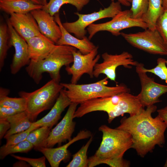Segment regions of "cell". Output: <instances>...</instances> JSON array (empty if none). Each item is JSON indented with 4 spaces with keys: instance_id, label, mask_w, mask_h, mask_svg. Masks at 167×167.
Returning <instances> with one entry per match:
<instances>
[{
    "instance_id": "obj_1",
    "label": "cell",
    "mask_w": 167,
    "mask_h": 167,
    "mask_svg": "<svg viewBox=\"0 0 167 167\" xmlns=\"http://www.w3.org/2000/svg\"><path fill=\"white\" fill-rule=\"evenodd\" d=\"M156 109L154 105L147 107L146 109L143 107L136 114L123 117L116 128L131 134L132 148L142 157L152 152L156 145L162 147L165 143L164 133L167 123L158 115L155 118L152 117V113Z\"/></svg>"
},
{
    "instance_id": "obj_2",
    "label": "cell",
    "mask_w": 167,
    "mask_h": 167,
    "mask_svg": "<svg viewBox=\"0 0 167 167\" xmlns=\"http://www.w3.org/2000/svg\"><path fill=\"white\" fill-rule=\"evenodd\" d=\"M143 107L137 95L130 92L121 93L113 96L92 99L80 104L74 118H81L85 115L97 111L106 112L110 123L116 117L127 113L130 116L137 113Z\"/></svg>"
},
{
    "instance_id": "obj_3",
    "label": "cell",
    "mask_w": 167,
    "mask_h": 167,
    "mask_svg": "<svg viewBox=\"0 0 167 167\" xmlns=\"http://www.w3.org/2000/svg\"><path fill=\"white\" fill-rule=\"evenodd\" d=\"M76 48L67 45H55L44 59L38 62L30 60L25 69L29 76L37 84H39L45 72L48 73L51 79L60 81V70L63 66H70L73 62V52Z\"/></svg>"
},
{
    "instance_id": "obj_4",
    "label": "cell",
    "mask_w": 167,
    "mask_h": 167,
    "mask_svg": "<svg viewBox=\"0 0 167 167\" xmlns=\"http://www.w3.org/2000/svg\"><path fill=\"white\" fill-rule=\"evenodd\" d=\"M108 79L106 77L97 82L88 84L60 83L63 90L71 102L80 104L88 100L113 96L121 93L130 92V89L124 84L114 86H107Z\"/></svg>"
},
{
    "instance_id": "obj_5",
    "label": "cell",
    "mask_w": 167,
    "mask_h": 167,
    "mask_svg": "<svg viewBox=\"0 0 167 167\" xmlns=\"http://www.w3.org/2000/svg\"><path fill=\"white\" fill-rule=\"evenodd\" d=\"M98 130L102 133V140L93 155L95 157L102 159L120 158L132 148V137L128 132L105 125L100 126Z\"/></svg>"
},
{
    "instance_id": "obj_6",
    "label": "cell",
    "mask_w": 167,
    "mask_h": 167,
    "mask_svg": "<svg viewBox=\"0 0 167 167\" xmlns=\"http://www.w3.org/2000/svg\"><path fill=\"white\" fill-rule=\"evenodd\" d=\"M63 87L59 82L51 79L40 88L31 92L21 91L20 97L26 102V110L32 121L42 112L52 108Z\"/></svg>"
},
{
    "instance_id": "obj_7",
    "label": "cell",
    "mask_w": 167,
    "mask_h": 167,
    "mask_svg": "<svg viewBox=\"0 0 167 167\" xmlns=\"http://www.w3.org/2000/svg\"><path fill=\"white\" fill-rule=\"evenodd\" d=\"M121 35L132 46L150 54L167 55V45L156 30L148 28L134 33L121 32Z\"/></svg>"
},
{
    "instance_id": "obj_8",
    "label": "cell",
    "mask_w": 167,
    "mask_h": 167,
    "mask_svg": "<svg viewBox=\"0 0 167 167\" xmlns=\"http://www.w3.org/2000/svg\"><path fill=\"white\" fill-rule=\"evenodd\" d=\"M121 4L118 2H112L109 6L98 11L88 14H82L78 12L75 13L78 18L71 22L62 23L64 28L69 33H73L75 36L81 39L85 36L87 32L86 28L90 25L99 19L107 18H113L121 11Z\"/></svg>"
},
{
    "instance_id": "obj_9",
    "label": "cell",
    "mask_w": 167,
    "mask_h": 167,
    "mask_svg": "<svg viewBox=\"0 0 167 167\" xmlns=\"http://www.w3.org/2000/svg\"><path fill=\"white\" fill-rule=\"evenodd\" d=\"M133 27L144 29L148 28L147 24L142 19L132 18L130 10H126L120 11L109 21L91 24L87 28V30L89 35L88 38L91 40L99 32H109L113 35L117 36L121 35L122 30Z\"/></svg>"
},
{
    "instance_id": "obj_10",
    "label": "cell",
    "mask_w": 167,
    "mask_h": 167,
    "mask_svg": "<svg viewBox=\"0 0 167 167\" xmlns=\"http://www.w3.org/2000/svg\"><path fill=\"white\" fill-rule=\"evenodd\" d=\"M102 62L96 63L93 71L94 77L98 78L101 74H104L111 80L116 82V71L117 67L122 66L131 69L135 66L138 62L133 59L132 55L127 51H123L119 54H112L107 52L101 55Z\"/></svg>"
},
{
    "instance_id": "obj_11",
    "label": "cell",
    "mask_w": 167,
    "mask_h": 167,
    "mask_svg": "<svg viewBox=\"0 0 167 167\" xmlns=\"http://www.w3.org/2000/svg\"><path fill=\"white\" fill-rule=\"evenodd\" d=\"M144 65L143 63L138 62L135 66V71L141 85V91L137 96L144 107L160 102L159 97L167 93V85L157 83L153 78L148 76L143 69Z\"/></svg>"
},
{
    "instance_id": "obj_12",
    "label": "cell",
    "mask_w": 167,
    "mask_h": 167,
    "mask_svg": "<svg viewBox=\"0 0 167 167\" xmlns=\"http://www.w3.org/2000/svg\"><path fill=\"white\" fill-rule=\"evenodd\" d=\"M98 49L99 47L96 46L91 52L85 54L77 50L73 52V64L65 68L67 74L71 75V83L77 84L84 74H87L91 78L94 77L95 66L100 58V54H97Z\"/></svg>"
},
{
    "instance_id": "obj_13",
    "label": "cell",
    "mask_w": 167,
    "mask_h": 167,
    "mask_svg": "<svg viewBox=\"0 0 167 167\" xmlns=\"http://www.w3.org/2000/svg\"><path fill=\"white\" fill-rule=\"evenodd\" d=\"M78 105L71 102L62 119L51 130L44 147L52 148L57 144L60 145L63 142L71 139L76 125L73 120L74 116Z\"/></svg>"
},
{
    "instance_id": "obj_14",
    "label": "cell",
    "mask_w": 167,
    "mask_h": 167,
    "mask_svg": "<svg viewBox=\"0 0 167 167\" xmlns=\"http://www.w3.org/2000/svg\"><path fill=\"white\" fill-rule=\"evenodd\" d=\"M6 23L9 35V45L10 47L13 46L15 50V53L10 65L11 72L12 74L15 75L23 66L28 65L30 59L27 42L17 33L8 19Z\"/></svg>"
},
{
    "instance_id": "obj_15",
    "label": "cell",
    "mask_w": 167,
    "mask_h": 167,
    "mask_svg": "<svg viewBox=\"0 0 167 167\" xmlns=\"http://www.w3.org/2000/svg\"><path fill=\"white\" fill-rule=\"evenodd\" d=\"M92 135L90 131L82 130L67 143L62 146L55 148L42 147L36 150L44 155L51 167H58L61 161L68 158L69 154L67 149L70 145L79 140L90 138Z\"/></svg>"
},
{
    "instance_id": "obj_16",
    "label": "cell",
    "mask_w": 167,
    "mask_h": 167,
    "mask_svg": "<svg viewBox=\"0 0 167 167\" xmlns=\"http://www.w3.org/2000/svg\"><path fill=\"white\" fill-rule=\"evenodd\" d=\"M8 19L10 24L19 35L26 41L32 37L42 34L37 24L30 13H13Z\"/></svg>"
},
{
    "instance_id": "obj_17",
    "label": "cell",
    "mask_w": 167,
    "mask_h": 167,
    "mask_svg": "<svg viewBox=\"0 0 167 167\" xmlns=\"http://www.w3.org/2000/svg\"><path fill=\"white\" fill-rule=\"evenodd\" d=\"M30 13L36 21L41 33L56 44L61 37L62 33L54 16L42 9L35 10Z\"/></svg>"
},
{
    "instance_id": "obj_18",
    "label": "cell",
    "mask_w": 167,
    "mask_h": 167,
    "mask_svg": "<svg viewBox=\"0 0 167 167\" xmlns=\"http://www.w3.org/2000/svg\"><path fill=\"white\" fill-rule=\"evenodd\" d=\"M55 21L59 26L62 35L56 45H67L78 49L82 54H85L91 52L96 46L86 36L80 39L74 36L69 32L63 27L59 13L54 16Z\"/></svg>"
},
{
    "instance_id": "obj_19",
    "label": "cell",
    "mask_w": 167,
    "mask_h": 167,
    "mask_svg": "<svg viewBox=\"0 0 167 167\" xmlns=\"http://www.w3.org/2000/svg\"><path fill=\"white\" fill-rule=\"evenodd\" d=\"M26 41L30 60L36 62L47 57L56 45L42 34L31 38Z\"/></svg>"
},
{
    "instance_id": "obj_20",
    "label": "cell",
    "mask_w": 167,
    "mask_h": 167,
    "mask_svg": "<svg viewBox=\"0 0 167 167\" xmlns=\"http://www.w3.org/2000/svg\"><path fill=\"white\" fill-rule=\"evenodd\" d=\"M71 103L63 89L50 111L42 118L33 122V124L38 127L44 126L51 129L60 119L62 112Z\"/></svg>"
},
{
    "instance_id": "obj_21",
    "label": "cell",
    "mask_w": 167,
    "mask_h": 167,
    "mask_svg": "<svg viewBox=\"0 0 167 167\" xmlns=\"http://www.w3.org/2000/svg\"><path fill=\"white\" fill-rule=\"evenodd\" d=\"M43 6L30 0H0V9L10 15L30 13L35 10L42 9Z\"/></svg>"
},
{
    "instance_id": "obj_22",
    "label": "cell",
    "mask_w": 167,
    "mask_h": 167,
    "mask_svg": "<svg viewBox=\"0 0 167 167\" xmlns=\"http://www.w3.org/2000/svg\"><path fill=\"white\" fill-rule=\"evenodd\" d=\"M7 120L10 123V128L4 136L5 139L12 134L26 130L33 123L26 111L19 113Z\"/></svg>"
},
{
    "instance_id": "obj_23",
    "label": "cell",
    "mask_w": 167,
    "mask_h": 167,
    "mask_svg": "<svg viewBox=\"0 0 167 167\" xmlns=\"http://www.w3.org/2000/svg\"><path fill=\"white\" fill-rule=\"evenodd\" d=\"M163 11L162 0H149L147 11L142 19L148 28L156 29V21Z\"/></svg>"
},
{
    "instance_id": "obj_24",
    "label": "cell",
    "mask_w": 167,
    "mask_h": 167,
    "mask_svg": "<svg viewBox=\"0 0 167 167\" xmlns=\"http://www.w3.org/2000/svg\"><path fill=\"white\" fill-rule=\"evenodd\" d=\"M91 0H49L42 9L54 16L59 12L62 6L65 4H70L75 6L78 11H81Z\"/></svg>"
},
{
    "instance_id": "obj_25",
    "label": "cell",
    "mask_w": 167,
    "mask_h": 167,
    "mask_svg": "<svg viewBox=\"0 0 167 167\" xmlns=\"http://www.w3.org/2000/svg\"><path fill=\"white\" fill-rule=\"evenodd\" d=\"M51 129L47 126L40 127L31 131L26 140L32 143L34 149L36 150L41 147H44Z\"/></svg>"
},
{
    "instance_id": "obj_26",
    "label": "cell",
    "mask_w": 167,
    "mask_h": 167,
    "mask_svg": "<svg viewBox=\"0 0 167 167\" xmlns=\"http://www.w3.org/2000/svg\"><path fill=\"white\" fill-rule=\"evenodd\" d=\"M34 147L32 144L25 140L18 143L6 146L5 144L0 148V158L4 159L7 155L16 153H27Z\"/></svg>"
},
{
    "instance_id": "obj_27",
    "label": "cell",
    "mask_w": 167,
    "mask_h": 167,
    "mask_svg": "<svg viewBox=\"0 0 167 167\" xmlns=\"http://www.w3.org/2000/svg\"><path fill=\"white\" fill-rule=\"evenodd\" d=\"M93 140L92 135L84 145L73 155L72 160L67 165L66 167H88V158L87 152L88 148Z\"/></svg>"
},
{
    "instance_id": "obj_28",
    "label": "cell",
    "mask_w": 167,
    "mask_h": 167,
    "mask_svg": "<svg viewBox=\"0 0 167 167\" xmlns=\"http://www.w3.org/2000/svg\"><path fill=\"white\" fill-rule=\"evenodd\" d=\"M9 35L7 24L4 23L0 25V70L1 71L4 64L9 45Z\"/></svg>"
},
{
    "instance_id": "obj_29",
    "label": "cell",
    "mask_w": 167,
    "mask_h": 167,
    "mask_svg": "<svg viewBox=\"0 0 167 167\" xmlns=\"http://www.w3.org/2000/svg\"><path fill=\"white\" fill-rule=\"evenodd\" d=\"M106 164L111 167H128L130 162L123 157L119 159H100L93 155L88 158V167H93L101 164Z\"/></svg>"
},
{
    "instance_id": "obj_30",
    "label": "cell",
    "mask_w": 167,
    "mask_h": 167,
    "mask_svg": "<svg viewBox=\"0 0 167 167\" xmlns=\"http://www.w3.org/2000/svg\"><path fill=\"white\" fill-rule=\"evenodd\" d=\"M0 106L11 107L20 113L26 110V102L23 97H10L7 96L0 97Z\"/></svg>"
},
{
    "instance_id": "obj_31",
    "label": "cell",
    "mask_w": 167,
    "mask_h": 167,
    "mask_svg": "<svg viewBox=\"0 0 167 167\" xmlns=\"http://www.w3.org/2000/svg\"><path fill=\"white\" fill-rule=\"evenodd\" d=\"M149 0H132L130 11L132 17L135 19H142L148 7Z\"/></svg>"
},
{
    "instance_id": "obj_32",
    "label": "cell",
    "mask_w": 167,
    "mask_h": 167,
    "mask_svg": "<svg viewBox=\"0 0 167 167\" xmlns=\"http://www.w3.org/2000/svg\"><path fill=\"white\" fill-rule=\"evenodd\" d=\"M166 61L164 58H159L157 60V64L155 67L151 69H147L144 65L143 69L146 72L153 73L167 83V67Z\"/></svg>"
},
{
    "instance_id": "obj_33",
    "label": "cell",
    "mask_w": 167,
    "mask_h": 167,
    "mask_svg": "<svg viewBox=\"0 0 167 167\" xmlns=\"http://www.w3.org/2000/svg\"><path fill=\"white\" fill-rule=\"evenodd\" d=\"M38 128L33 124V122L31 126L26 130L12 134L6 138V141L5 145L6 146L13 145L26 140L30 133Z\"/></svg>"
},
{
    "instance_id": "obj_34",
    "label": "cell",
    "mask_w": 167,
    "mask_h": 167,
    "mask_svg": "<svg viewBox=\"0 0 167 167\" xmlns=\"http://www.w3.org/2000/svg\"><path fill=\"white\" fill-rule=\"evenodd\" d=\"M156 28L167 45V10L164 11L158 19Z\"/></svg>"
},
{
    "instance_id": "obj_35",
    "label": "cell",
    "mask_w": 167,
    "mask_h": 167,
    "mask_svg": "<svg viewBox=\"0 0 167 167\" xmlns=\"http://www.w3.org/2000/svg\"><path fill=\"white\" fill-rule=\"evenodd\" d=\"M11 156L19 160L24 161L28 163L30 165L33 167H45L46 157L43 156L37 158H32L24 157L21 156L13 154H11Z\"/></svg>"
},
{
    "instance_id": "obj_36",
    "label": "cell",
    "mask_w": 167,
    "mask_h": 167,
    "mask_svg": "<svg viewBox=\"0 0 167 167\" xmlns=\"http://www.w3.org/2000/svg\"><path fill=\"white\" fill-rule=\"evenodd\" d=\"M19 112L10 107L0 106V119H7Z\"/></svg>"
},
{
    "instance_id": "obj_37",
    "label": "cell",
    "mask_w": 167,
    "mask_h": 167,
    "mask_svg": "<svg viewBox=\"0 0 167 167\" xmlns=\"http://www.w3.org/2000/svg\"><path fill=\"white\" fill-rule=\"evenodd\" d=\"M10 128V124L7 119H0V139H1Z\"/></svg>"
},
{
    "instance_id": "obj_38",
    "label": "cell",
    "mask_w": 167,
    "mask_h": 167,
    "mask_svg": "<svg viewBox=\"0 0 167 167\" xmlns=\"http://www.w3.org/2000/svg\"><path fill=\"white\" fill-rule=\"evenodd\" d=\"M158 115L167 123V105L165 107L157 110Z\"/></svg>"
},
{
    "instance_id": "obj_39",
    "label": "cell",
    "mask_w": 167,
    "mask_h": 167,
    "mask_svg": "<svg viewBox=\"0 0 167 167\" xmlns=\"http://www.w3.org/2000/svg\"><path fill=\"white\" fill-rule=\"evenodd\" d=\"M18 161L13 164V167H28L30 166V165L27 164L26 162L21 160H19Z\"/></svg>"
},
{
    "instance_id": "obj_40",
    "label": "cell",
    "mask_w": 167,
    "mask_h": 167,
    "mask_svg": "<svg viewBox=\"0 0 167 167\" xmlns=\"http://www.w3.org/2000/svg\"><path fill=\"white\" fill-rule=\"evenodd\" d=\"M10 92L8 89L1 87L0 88V97L7 96Z\"/></svg>"
},
{
    "instance_id": "obj_41",
    "label": "cell",
    "mask_w": 167,
    "mask_h": 167,
    "mask_svg": "<svg viewBox=\"0 0 167 167\" xmlns=\"http://www.w3.org/2000/svg\"><path fill=\"white\" fill-rule=\"evenodd\" d=\"M112 2H114L117 1L119 2L121 4L126 6H131V3L126 0H111Z\"/></svg>"
},
{
    "instance_id": "obj_42",
    "label": "cell",
    "mask_w": 167,
    "mask_h": 167,
    "mask_svg": "<svg viewBox=\"0 0 167 167\" xmlns=\"http://www.w3.org/2000/svg\"><path fill=\"white\" fill-rule=\"evenodd\" d=\"M35 4L45 6L47 3L46 0H30Z\"/></svg>"
},
{
    "instance_id": "obj_43",
    "label": "cell",
    "mask_w": 167,
    "mask_h": 167,
    "mask_svg": "<svg viewBox=\"0 0 167 167\" xmlns=\"http://www.w3.org/2000/svg\"><path fill=\"white\" fill-rule=\"evenodd\" d=\"M162 2L164 11L167 10V0H162Z\"/></svg>"
},
{
    "instance_id": "obj_44",
    "label": "cell",
    "mask_w": 167,
    "mask_h": 167,
    "mask_svg": "<svg viewBox=\"0 0 167 167\" xmlns=\"http://www.w3.org/2000/svg\"><path fill=\"white\" fill-rule=\"evenodd\" d=\"M164 167H167V156L166 160V161H165V164L164 165Z\"/></svg>"
},
{
    "instance_id": "obj_45",
    "label": "cell",
    "mask_w": 167,
    "mask_h": 167,
    "mask_svg": "<svg viewBox=\"0 0 167 167\" xmlns=\"http://www.w3.org/2000/svg\"><path fill=\"white\" fill-rule=\"evenodd\" d=\"M126 0L127 1L129 2H130L131 3V1L132 0Z\"/></svg>"
},
{
    "instance_id": "obj_46",
    "label": "cell",
    "mask_w": 167,
    "mask_h": 167,
    "mask_svg": "<svg viewBox=\"0 0 167 167\" xmlns=\"http://www.w3.org/2000/svg\"><path fill=\"white\" fill-rule=\"evenodd\" d=\"M166 64L167 65V59L166 60Z\"/></svg>"
},
{
    "instance_id": "obj_47",
    "label": "cell",
    "mask_w": 167,
    "mask_h": 167,
    "mask_svg": "<svg viewBox=\"0 0 167 167\" xmlns=\"http://www.w3.org/2000/svg\"><path fill=\"white\" fill-rule=\"evenodd\" d=\"M46 0V1H47V0Z\"/></svg>"
}]
</instances>
